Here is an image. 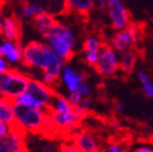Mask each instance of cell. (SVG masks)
<instances>
[{
    "mask_svg": "<svg viewBox=\"0 0 153 152\" xmlns=\"http://www.w3.org/2000/svg\"><path fill=\"white\" fill-rule=\"evenodd\" d=\"M11 69V65L10 63L6 60V58L2 56V54H0V74L4 73L7 72L8 70Z\"/></svg>",
    "mask_w": 153,
    "mask_h": 152,
    "instance_id": "f546056e",
    "label": "cell"
},
{
    "mask_svg": "<svg viewBox=\"0 0 153 152\" xmlns=\"http://www.w3.org/2000/svg\"><path fill=\"white\" fill-rule=\"evenodd\" d=\"M70 141L82 152H102L103 146L94 134L88 130L77 129L70 136Z\"/></svg>",
    "mask_w": 153,
    "mask_h": 152,
    "instance_id": "8fae6325",
    "label": "cell"
},
{
    "mask_svg": "<svg viewBox=\"0 0 153 152\" xmlns=\"http://www.w3.org/2000/svg\"><path fill=\"white\" fill-rule=\"evenodd\" d=\"M1 3H2V1H0V20H1V19H2V4H1Z\"/></svg>",
    "mask_w": 153,
    "mask_h": 152,
    "instance_id": "e575fe53",
    "label": "cell"
},
{
    "mask_svg": "<svg viewBox=\"0 0 153 152\" xmlns=\"http://www.w3.org/2000/svg\"><path fill=\"white\" fill-rule=\"evenodd\" d=\"M124 109H125V105L123 104L122 102H117L116 103V111L117 112H124Z\"/></svg>",
    "mask_w": 153,
    "mask_h": 152,
    "instance_id": "d6a6232c",
    "label": "cell"
},
{
    "mask_svg": "<svg viewBox=\"0 0 153 152\" xmlns=\"http://www.w3.org/2000/svg\"><path fill=\"white\" fill-rule=\"evenodd\" d=\"M13 112L15 127L23 130L25 134H42L45 121L48 116L47 110H41L14 102Z\"/></svg>",
    "mask_w": 153,
    "mask_h": 152,
    "instance_id": "3957f363",
    "label": "cell"
},
{
    "mask_svg": "<svg viewBox=\"0 0 153 152\" xmlns=\"http://www.w3.org/2000/svg\"><path fill=\"white\" fill-rule=\"evenodd\" d=\"M13 152H28V151H27L26 146H23V147H21V148H19V149H16Z\"/></svg>",
    "mask_w": 153,
    "mask_h": 152,
    "instance_id": "836d02e7",
    "label": "cell"
},
{
    "mask_svg": "<svg viewBox=\"0 0 153 152\" xmlns=\"http://www.w3.org/2000/svg\"><path fill=\"white\" fill-rule=\"evenodd\" d=\"M105 11L114 31L126 28L131 24L129 12L122 0H109Z\"/></svg>",
    "mask_w": 153,
    "mask_h": 152,
    "instance_id": "ba28073f",
    "label": "cell"
},
{
    "mask_svg": "<svg viewBox=\"0 0 153 152\" xmlns=\"http://www.w3.org/2000/svg\"><path fill=\"white\" fill-rule=\"evenodd\" d=\"M68 101L71 102V104L73 105V107H76V105L79 104L80 101L84 99V97H82L77 90H75V91H71V92H68Z\"/></svg>",
    "mask_w": 153,
    "mask_h": 152,
    "instance_id": "4316f807",
    "label": "cell"
},
{
    "mask_svg": "<svg viewBox=\"0 0 153 152\" xmlns=\"http://www.w3.org/2000/svg\"><path fill=\"white\" fill-rule=\"evenodd\" d=\"M0 54H1V42H0Z\"/></svg>",
    "mask_w": 153,
    "mask_h": 152,
    "instance_id": "d590c367",
    "label": "cell"
},
{
    "mask_svg": "<svg viewBox=\"0 0 153 152\" xmlns=\"http://www.w3.org/2000/svg\"><path fill=\"white\" fill-rule=\"evenodd\" d=\"M84 82H86L85 72L66 62L60 74L59 85H62L65 88V90L71 92L77 90Z\"/></svg>",
    "mask_w": 153,
    "mask_h": 152,
    "instance_id": "30bf717a",
    "label": "cell"
},
{
    "mask_svg": "<svg viewBox=\"0 0 153 152\" xmlns=\"http://www.w3.org/2000/svg\"><path fill=\"white\" fill-rule=\"evenodd\" d=\"M48 111H56V112H63V113H71L74 112V107L68 101V97L63 96L61 94H56L53 96L52 101L50 103L49 110Z\"/></svg>",
    "mask_w": 153,
    "mask_h": 152,
    "instance_id": "ffe728a7",
    "label": "cell"
},
{
    "mask_svg": "<svg viewBox=\"0 0 153 152\" xmlns=\"http://www.w3.org/2000/svg\"><path fill=\"white\" fill-rule=\"evenodd\" d=\"M142 88V92L144 94V96L148 98H153V80L151 78H149L146 82L140 84Z\"/></svg>",
    "mask_w": 153,
    "mask_h": 152,
    "instance_id": "d4e9b609",
    "label": "cell"
},
{
    "mask_svg": "<svg viewBox=\"0 0 153 152\" xmlns=\"http://www.w3.org/2000/svg\"><path fill=\"white\" fill-rule=\"evenodd\" d=\"M63 4L65 11L87 16L96 8V0H63Z\"/></svg>",
    "mask_w": 153,
    "mask_h": 152,
    "instance_id": "e0dca14e",
    "label": "cell"
},
{
    "mask_svg": "<svg viewBox=\"0 0 153 152\" xmlns=\"http://www.w3.org/2000/svg\"><path fill=\"white\" fill-rule=\"evenodd\" d=\"M60 152H82L72 141L68 140L60 146Z\"/></svg>",
    "mask_w": 153,
    "mask_h": 152,
    "instance_id": "83f0119b",
    "label": "cell"
},
{
    "mask_svg": "<svg viewBox=\"0 0 153 152\" xmlns=\"http://www.w3.org/2000/svg\"><path fill=\"white\" fill-rule=\"evenodd\" d=\"M1 54L10 63V65H18L23 60V44L21 40L4 39L1 42Z\"/></svg>",
    "mask_w": 153,
    "mask_h": 152,
    "instance_id": "5bb4252c",
    "label": "cell"
},
{
    "mask_svg": "<svg viewBox=\"0 0 153 152\" xmlns=\"http://www.w3.org/2000/svg\"><path fill=\"white\" fill-rule=\"evenodd\" d=\"M65 63L66 61L60 58L45 40H30L23 45L22 64L27 69L47 72L60 78Z\"/></svg>",
    "mask_w": 153,
    "mask_h": 152,
    "instance_id": "6da1fadb",
    "label": "cell"
},
{
    "mask_svg": "<svg viewBox=\"0 0 153 152\" xmlns=\"http://www.w3.org/2000/svg\"><path fill=\"white\" fill-rule=\"evenodd\" d=\"M109 0H96V8L101 11H105Z\"/></svg>",
    "mask_w": 153,
    "mask_h": 152,
    "instance_id": "4dcf8cb0",
    "label": "cell"
},
{
    "mask_svg": "<svg viewBox=\"0 0 153 152\" xmlns=\"http://www.w3.org/2000/svg\"><path fill=\"white\" fill-rule=\"evenodd\" d=\"M41 152H60V147H54L52 145H46L42 147Z\"/></svg>",
    "mask_w": 153,
    "mask_h": 152,
    "instance_id": "1f68e13d",
    "label": "cell"
},
{
    "mask_svg": "<svg viewBox=\"0 0 153 152\" xmlns=\"http://www.w3.org/2000/svg\"><path fill=\"white\" fill-rule=\"evenodd\" d=\"M44 40L60 58L66 62H70L77 52H79L80 44L76 32L64 21L56 20Z\"/></svg>",
    "mask_w": 153,
    "mask_h": 152,
    "instance_id": "7a4b0ae2",
    "label": "cell"
},
{
    "mask_svg": "<svg viewBox=\"0 0 153 152\" xmlns=\"http://www.w3.org/2000/svg\"><path fill=\"white\" fill-rule=\"evenodd\" d=\"M13 102L20 103V104H23V105H27V107H33V108L41 109V110H47L44 105L39 102L38 100L36 99V98H34V97H33L30 92H27L26 90L24 91V92H22L20 96L16 97V98L13 100Z\"/></svg>",
    "mask_w": 153,
    "mask_h": 152,
    "instance_id": "7402d4cb",
    "label": "cell"
},
{
    "mask_svg": "<svg viewBox=\"0 0 153 152\" xmlns=\"http://www.w3.org/2000/svg\"><path fill=\"white\" fill-rule=\"evenodd\" d=\"M104 44H105V41L103 40V38L98 34L91 33V34L85 36L79 48L80 57H82L84 63L88 66L94 67L97 63L100 51L104 46Z\"/></svg>",
    "mask_w": 153,
    "mask_h": 152,
    "instance_id": "52a82bcc",
    "label": "cell"
},
{
    "mask_svg": "<svg viewBox=\"0 0 153 152\" xmlns=\"http://www.w3.org/2000/svg\"><path fill=\"white\" fill-rule=\"evenodd\" d=\"M25 137L26 134L14 126L10 134L0 137V152H13L21 147L26 146Z\"/></svg>",
    "mask_w": 153,
    "mask_h": 152,
    "instance_id": "9a60e30c",
    "label": "cell"
},
{
    "mask_svg": "<svg viewBox=\"0 0 153 152\" xmlns=\"http://www.w3.org/2000/svg\"><path fill=\"white\" fill-rule=\"evenodd\" d=\"M0 35L4 39L21 40L22 26L20 19L13 15L2 16V19L0 20Z\"/></svg>",
    "mask_w": 153,
    "mask_h": 152,
    "instance_id": "4fadbf2b",
    "label": "cell"
},
{
    "mask_svg": "<svg viewBox=\"0 0 153 152\" xmlns=\"http://www.w3.org/2000/svg\"><path fill=\"white\" fill-rule=\"evenodd\" d=\"M77 91L82 95L84 98H90L92 95V87L90 86V84L87 82H84L82 85L78 87Z\"/></svg>",
    "mask_w": 153,
    "mask_h": 152,
    "instance_id": "484cf974",
    "label": "cell"
},
{
    "mask_svg": "<svg viewBox=\"0 0 153 152\" xmlns=\"http://www.w3.org/2000/svg\"><path fill=\"white\" fill-rule=\"evenodd\" d=\"M13 128H14V124L0 121V137H3V136L10 134L13 130Z\"/></svg>",
    "mask_w": 153,
    "mask_h": 152,
    "instance_id": "f1b7e54d",
    "label": "cell"
},
{
    "mask_svg": "<svg viewBox=\"0 0 153 152\" xmlns=\"http://www.w3.org/2000/svg\"><path fill=\"white\" fill-rule=\"evenodd\" d=\"M128 152H153V140L137 142L130 147Z\"/></svg>",
    "mask_w": 153,
    "mask_h": 152,
    "instance_id": "603a6c76",
    "label": "cell"
},
{
    "mask_svg": "<svg viewBox=\"0 0 153 152\" xmlns=\"http://www.w3.org/2000/svg\"><path fill=\"white\" fill-rule=\"evenodd\" d=\"M14 102L8 98L0 97V121L14 124Z\"/></svg>",
    "mask_w": 153,
    "mask_h": 152,
    "instance_id": "44dd1931",
    "label": "cell"
},
{
    "mask_svg": "<svg viewBox=\"0 0 153 152\" xmlns=\"http://www.w3.org/2000/svg\"><path fill=\"white\" fill-rule=\"evenodd\" d=\"M51 121L54 124L56 134H64L71 136L74 132H76L79 127L80 121L79 116L75 112L63 113V112L48 111Z\"/></svg>",
    "mask_w": 153,
    "mask_h": 152,
    "instance_id": "9c48e42d",
    "label": "cell"
},
{
    "mask_svg": "<svg viewBox=\"0 0 153 152\" xmlns=\"http://www.w3.org/2000/svg\"><path fill=\"white\" fill-rule=\"evenodd\" d=\"M94 69L102 77H111L115 75L120 71L118 52L113 49L108 42H105L101 49L98 61Z\"/></svg>",
    "mask_w": 153,
    "mask_h": 152,
    "instance_id": "8992f818",
    "label": "cell"
},
{
    "mask_svg": "<svg viewBox=\"0 0 153 152\" xmlns=\"http://www.w3.org/2000/svg\"><path fill=\"white\" fill-rule=\"evenodd\" d=\"M26 91L30 92L34 98L38 100L39 102L44 105L47 110H49L52 98L54 96V94H56V89L53 87L47 85L41 79L33 78V77L30 78Z\"/></svg>",
    "mask_w": 153,
    "mask_h": 152,
    "instance_id": "7c38bea8",
    "label": "cell"
},
{
    "mask_svg": "<svg viewBox=\"0 0 153 152\" xmlns=\"http://www.w3.org/2000/svg\"><path fill=\"white\" fill-rule=\"evenodd\" d=\"M30 76L21 70L11 67L0 74V97L13 100L26 90Z\"/></svg>",
    "mask_w": 153,
    "mask_h": 152,
    "instance_id": "277c9868",
    "label": "cell"
},
{
    "mask_svg": "<svg viewBox=\"0 0 153 152\" xmlns=\"http://www.w3.org/2000/svg\"><path fill=\"white\" fill-rule=\"evenodd\" d=\"M0 1H4V0H0Z\"/></svg>",
    "mask_w": 153,
    "mask_h": 152,
    "instance_id": "8d00e7d4",
    "label": "cell"
},
{
    "mask_svg": "<svg viewBox=\"0 0 153 152\" xmlns=\"http://www.w3.org/2000/svg\"><path fill=\"white\" fill-rule=\"evenodd\" d=\"M44 6L37 1H26L21 6L19 16L22 21H32L36 15L44 11Z\"/></svg>",
    "mask_w": 153,
    "mask_h": 152,
    "instance_id": "d6986e66",
    "label": "cell"
},
{
    "mask_svg": "<svg viewBox=\"0 0 153 152\" xmlns=\"http://www.w3.org/2000/svg\"><path fill=\"white\" fill-rule=\"evenodd\" d=\"M138 61V50L137 48L124 50L118 52V63H120V71L124 74L131 73L135 69Z\"/></svg>",
    "mask_w": 153,
    "mask_h": 152,
    "instance_id": "ac0fdd59",
    "label": "cell"
},
{
    "mask_svg": "<svg viewBox=\"0 0 153 152\" xmlns=\"http://www.w3.org/2000/svg\"><path fill=\"white\" fill-rule=\"evenodd\" d=\"M102 152H127V150L121 142L109 141L108 143H105V146H103Z\"/></svg>",
    "mask_w": 153,
    "mask_h": 152,
    "instance_id": "cb8c5ba5",
    "label": "cell"
},
{
    "mask_svg": "<svg viewBox=\"0 0 153 152\" xmlns=\"http://www.w3.org/2000/svg\"><path fill=\"white\" fill-rule=\"evenodd\" d=\"M139 39H140V28L135 24H130L126 28L115 31L114 34L111 36V39L108 41V44L117 52H122L124 50L137 47Z\"/></svg>",
    "mask_w": 153,
    "mask_h": 152,
    "instance_id": "5b68a950",
    "label": "cell"
},
{
    "mask_svg": "<svg viewBox=\"0 0 153 152\" xmlns=\"http://www.w3.org/2000/svg\"><path fill=\"white\" fill-rule=\"evenodd\" d=\"M32 22L33 27L36 31V33L45 39V37L49 34L52 26L56 22V18L52 12L44 10L42 12L36 15L35 18L32 20Z\"/></svg>",
    "mask_w": 153,
    "mask_h": 152,
    "instance_id": "2e32d148",
    "label": "cell"
}]
</instances>
